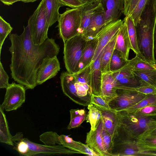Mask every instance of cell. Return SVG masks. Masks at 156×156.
I'll return each instance as SVG.
<instances>
[{
    "instance_id": "43",
    "label": "cell",
    "mask_w": 156,
    "mask_h": 156,
    "mask_svg": "<svg viewBox=\"0 0 156 156\" xmlns=\"http://www.w3.org/2000/svg\"><path fill=\"white\" fill-rule=\"evenodd\" d=\"M116 81L118 84L127 87H136L140 85L139 80L135 76L122 79Z\"/></svg>"
},
{
    "instance_id": "9",
    "label": "cell",
    "mask_w": 156,
    "mask_h": 156,
    "mask_svg": "<svg viewBox=\"0 0 156 156\" xmlns=\"http://www.w3.org/2000/svg\"><path fill=\"white\" fill-rule=\"evenodd\" d=\"M21 139L27 143L28 146V151L26 156H50L79 154L77 152L66 148L62 145L47 146L33 142L27 138L23 137Z\"/></svg>"
},
{
    "instance_id": "53",
    "label": "cell",
    "mask_w": 156,
    "mask_h": 156,
    "mask_svg": "<svg viewBox=\"0 0 156 156\" xmlns=\"http://www.w3.org/2000/svg\"><path fill=\"white\" fill-rule=\"evenodd\" d=\"M155 8H156V0H155Z\"/></svg>"
},
{
    "instance_id": "14",
    "label": "cell",
    "mask_w": 156,
    "mask_h": 156,
    "mask_svg": "<svg viewBox=\"0 0 156 156\" xmlns=\"http://www.w3.org/2000/svg\"><path fill=\"white\" fill-rule=\"evenodd\" d=\"M107 25L105 13L100 3L94 11L90 23L84 36L88 40L94 38Z\"/></svg>"
},
{
    "instance_id": "47",
    "label": "cell",
    "mask_w": 156,
    "mask_h": 156,
    "mask_svg": "<svg viewBox=\"0 0 156 156\" xmlns=\"http://www.w3.org/2000/svg\"><path fill=\"white\" fill-rule=\"evenodd\" d=\"M139 0H131L126 16H129L133 12Z\"/></svg>"
},
{
    "instance_id": "48",
    "label": "cell",
    "mask_w": 156,
    "mask_h": 156,
    "mask_svg": "<svg viewBox=\"0 0 156 156\" xmlns=\"http://www.w3.org/2000/svg\"><path fill=\"white\" fill-rule=\"evenodd\" d=\"M131 0H124V8L123 14L126 16L129 4Z\"/></svg>"
},
{
    "instance_id": "51",
    "label": "cell",
    "mask_w": 156,
    "mask_h": 156,
    "mask_svg": "<svg viewBox=\"0 0 156 156\" xmlns=\"http://www.w3.org/2000/svg\"><path fill=\"white\" fill-rule=\"evenodd\" d=\"M86 3H90L97 1L98 0H80Z\"/></svg>"
},
{
    "instance_id": "7",
    "label": "cell",
    "mask_w": 156,
    "mask_h": 156,
    "mask_svg": "<svg viewBox=\"0 0 156 156\" xmlns=\"http://www.w3.org/2000/svg\"><path fill=\"white\" fill-rule=\"evenodd\" d=\"M117 96L108 103L110 108L117 112L126 109L137 104L146 94L118 84L116 82Z\"/></svg>"
},
{
    "instance_id": "34",
    "label": "cell",
    "mask_w": 156,
    "mask_h": 156,
    "mask_svg": "<svg viewBox=\"0 0 156 156\" xmlns=\"http://www.w3.org/2000/svg\"><path fill=\"white\" fill-rule=\"evenodd\" d=\"M40 141L45 145L54 146L61 145L59 136L55 132L49 131L44 132L39 136Z\"/></svg>"
},
{
    "instance_id": "23",
    "label": "cell",
    "mask_w": 156,
    "mask_h": 156,
    "mask_svg": "<svg viewBox=\"0 0 156 156\" xmlns=\"http://www.w3.org/2000/svg\"><path fill=\"white\" fill-rule=\"evenodd\" d=\"M98 0L96 2L87 3L81 7V20L78 34L84 36L90 23L95 9L99 4Z\"/></svg>"
},
{
    "instance_id": "11",
    "label": "cell",
    "mask_w": 156,
    "mask_h": 156,
    "mask_svg": "<svg viewBox=\"0 0 156 156\" xmlns=\"http://www.w3.org/2000/svg\"><path fill=\"white\" fill-rule=\"evenodd\" d=\"M60 64L57 55L48 57L41 64L37 75V85H40L54 77L59 71Z\"/></svg>"
},
{
    "instance_id": "49",
    "label": "cell",
    "mask_w": 156,
    "mask_h": 156,
    "mask_svg": "<svg viewBox=\"0 0 156 156\" xmlns=\"http://www.w3.org/2000/svg\"><path fill=\"white\" fill-rule=\"evenodd\" d=\"M153 38L154 51V53H156V19L154 27Z\"/></svg>"
},
{
    "instance_id": "2",
    "label": "cell",
    "mask_w": 156,
    "mask_h": 156,
    "mask_svg": "<svg viewBox=\"0 0 156 156\" xmlns=\"http://www.w3.org/2000/svg\"><path fill=\"white\" fill-rule=\"evenodd\" d=\"M156 19L155 0H149L142 12L139 22L135 26L140 56L155 63L153 34Z\"/></svg>"
},
{
    "instance_id": "50",
    "label": "cell",
    "mask_w": 156,
    "mask_h": 156,
    "mask_svg": "<svg viewBox=\"0 0 156 156\" xmlns=\"http://www.w3.org/2000/svg\"><path fill=\"white\" fill-rule=\"evenodd\" d=\"M1 2L5 5H10L14 3L20 1V0H0Z\"/></svg>"
},
{
    "instance_id": "32",
    "label": "cell",
    "mask_w": 156,
    "mask_h": 156,
    "mask_svg": "<svg viewBox=\"0 0 156 156\" xmlns=\"http://www.w3.org/2000/svg\"><path fill=\"white\" fill-rule=\"evenodd\" d=\"M134 73L139 80H142L156 88V69L134 71Z\"/></svg>"
},
{
    "instance_id": "3",
    "label": "cell",
    "mask_w": 156,
    "mask_h": 156,
    "mask_svg": "<svg viewBox=\"0 0 156 156\" xmlns=\"http://www.w3.org/2000/svg\"><path fill=\"white\" fill-rule=\"evenodd\" d=\"M117 112L119 135L137 140L147 130L156 126V115H146L137 110Z\"/></svg>"
},
{
    "instance_id": "26",
    "label": "cell",
    "mask_w": 156,
    "mask_h": 156,
    "mask_svg": "<svg viewBox=\"0 0 156 156\" xmlns=\"http://www.w3.org/2000/svg\"><path fill=\"white\" fill-rule=\"evenodd\" d=\"M98 43V40L96 37L88 40L81 60L80 70L87 66L92 61Z\"/></svg>"
},
{
    "instance_id": "35",
    "label": "cell",
    "mask_w": 156,
    "mask_h": 156,
    "mask_svg": "<svg viewBox=\"0 0 156 156\" xmlns=\"http://www.w3.org/2000/svg\"><path fill=\"white\" fill-rule=\"evenodd\" d=\"M92 61L87 66L73 74L76 82L86 83L91 86L90 76Z\"/></svg>"
},
{
    "instance_id": "17",
    "label": "cell",
    "mask_w": 156,
    "mask_h": 156,
    "mask_svg": "<svg viewBox=\"0 0 156 156\" xmlns=\"http://www.w3.org/2000/svg\"><path fill=\"white\" fill-rule=\"evenodd\" d=\"M99 109L101 112V120L103 126L111 135L114 142L119 135V120L117 112L112 109Z\"/></svg>"
},
{
    "instance_id": "16",
    "label": "cell",
    "mask_w": 156,
    "mask_h": 156,
    "mask_svg": "<svg viewBox=\"0 0 156 156\" xmlns=\"http://www.w3.org/2000/svg\"><path fill=\"white\" fill-rule=\"evenodd\" d=\"M105 11L107 25L117 20L123 13L124 0H98Z\"/></svg>"
},
{
    "instance_id": "31",
    "label": "cell",
    "mask_w": 156,
    "mask_h": 156,
    "mask_svg": "<svg viewBox=\"0 0 156 156\" xmlns=\"http://www.w3.org/2000/svg\"><path fill=\"white\" fill-rule=\"evenodd\" d=\"M70 119L67 129H70L80 126L86 120L87 114L84 109H71L69 111Z\"/></svg>"
},
{
    "instance_id": "39",
    "label": "cell",
    "mask_w": 156,
    "mask_h": 156,
    "mask_svg": "<svg viewBox=\"0 0 156 156\" xmlns=\"http://www.w3.org/2000/svg\"><path fill=\"white\" fill-rule=\"evenodd\" d=\"M101 133L105 148L110 156H112L111 153L114 147V141L111 135L104 127L103 123Z\"/></svg>"
},
{
    "instance_id": "13",
    "label": "cell",
    "mask_w": 156,
    "mask_h": 156,
    "mask_svg": "<svg viewBox=\"0 0 156 156\" xmlns=\"http://www.w3.org/2000/svg\"><path fill=\"white\" fill-rule=\"evenodd\" d=\"M141 156L156 155V126L148 129L137 139Z\"/></svg>"
},
{
    "instance_id": "5",
    "label": "cell",
    "mask_w": 156,
    "mask_h": 156,
    "mask_svg": "<svg viewBox=\"0 0 156 156\" xmlns=\"http://www.w3.org/2000/svg\"><path fill=\"white\" fill-rule=\"evenodd\" d=\"M31 37L36 45L42 44L48 38L49 24L46 11L45 0H41L28 21Z\"/></svg>"
},
{
    "instance_id": "33",
    "label": "cell",
    "mask_w": 156,
    "mask_h": 156,
    "mask_svg": "<svg viewBox=\"0 0 156 156\" xmlns=\"http://www.w3.org/2000/svg\"><path fill=\"white\" fill-rule=\"evenodd\" d=\"M121 53L115 49L110 61V69L111 71L117 70L123 66L127 62Z\"/></svg>"
},
{
    "instance_id": "1",
    "label": "cell",
    "mask_w": 156,
    "mask_h": 156,
    "mask_svg": "<svg viewBox=\"0 0 156 156\" xmlns=\"http://www.w3.org/2000/svg\"><path fill=\"white\" fill-rule=\"evenodd\" d=\"M11 42L9 50L11 55L10 68L12 78L28 89L37 85V75L41 64L46 58L58 55L59 45L54 39L48 38L42 44L33 42L28 26L23 27L21 34H10Z\"/></svg>"
},
{
    "instance_id": "37",
    "label": "cell",
    "mask_w": 156,
    "mask_h": 156,
    "mask_svg": "<svg viewBox=\"0 0 156 156\" xmlns=\"http://www.w3.org/2000/svg\"><path fill=\"white\" fill-rule=\"evenodd\" d=\"M149 105L156 106V94H146L145 98L140 102L124 110H136Z\"/></svg>"
},
{
    "instance_id": "18",
    "label": "cell",
    "mask_w": 156,
    "mask_h": 156,
    "mask_svg": "<svg viewBox=\"0 0 156 156\" xmlns=\"http://www.w3.org/2000/svg\"><path fill=\"white\" fill-rule=\"evenodd\" d=\"M60 79L63 93L73 101L79 104L75 86L76 81L74 75L67 71L63 72L61 74Z\"/></svg>"
},
{
    "instance_id": "12",
    "label": "cell",
    "mask_w": 156,
    "mask_h": 156,
    "mask_svg": "<svg viewBox=\"0 0 156 156\" xmlns=\"http://www.w3.org/2000/svg\"><path fill=\"white\" fill-rule=\"evenodd\" d=\"M123 22V20L119 19L112 22L106 25L98 34L96 37L98 39V43L92 61L97 58L105 46L118 33Z\"/></svg>"
},
{
    "instance_id": "6",
    "label": "cell",
    "mask_w": 156,
    "mask_h": 156,
    "mask_svg": "<svg viewBox=\"0 0 156 156\" xmlns=\"http://www.w3.org/2000/svg\"><path fill=\"white\" fill-rule=\"evenodd\" d=\"M81 20V7L69 9L60 14L57 26L59 37L64 43L78 34Z\"/></svg>"
},
{
    "instance_id": "8",
    "label": "cell",
    "mask_w": 156,
    "mask_h": 156,
    "mask_svg": "<svg viewBox=\"0 0 156 156\" xmlns=\"http://www.w3.org/2000/svg\"><path fill=\"white\" fill-rule=\"evenodd\" d=\"M6 89L4 99L0 106L5 111L16 110L25 102V87L22 85L12 82Z\"/></svg>"
},
{
    "instance_id": "22",
    "label": "cell",
    "mask_w": 156,
    "mask_h": 156,
    "mask_svg": "<svg viewBox=\"0 0 156 156\" xmlns=\"http://www.w3.org/2000/svg\"><path fill=\"white\" fill-rule=\"evenodd\" d=\"M59 140L61 145L70 150L89 156H98L86 144L75 141L68 136L61 135Z\"/></svg>"
},
{
    "instance_id": "52",
    "label": "cell",
    "mask_w": 156,
    "mask_h": 156,
    "mask_svg": "<svg viewBox=\"0 0 156 156\" xmlns=\"http://www.w3.org/2000/svg\"><path fill=\"white\" fill-rule=\"evenodd\" d=\"M37 0H20V1L24 3L33 2Z\"/></svg>"
},
{
    "instance_id": "30",
    "label": "cell",
    "mask_w": 156,
    "mask_h": 156,
    "mask_svg": "<svg viewBox=\"0 0 156 156\" xmlns=\"http://www.w3.org/2000/svg\"><path fill=\"white\" fill-rule=\"evenodd\" d=\"M88 112L87 114L86 120L90 125V129L94 131L96 130L99 122L101 119V110L96 106L92 104L87 106Z\"/></svg>"
},
{
    "instance_id": "20",
    "label": "cell",
    "mask_w": 156,
    "mask_h": 156,
    "mask_svg": "<svg viewBox=\"0 0 156 156\" xmlns=\"http://www.w3.org/2000/svg\"><path fill=\"white\" fill-rule=\"evenodd\" d=\"M123 20V22L118 33L115 49L119 51L124 58L128 60L131 46L126 24L125 20Z\"/></svg>"
},
{
    "instance_id": "40",
    "label": "cell",
    "mask_w": 156,
    "mask_h": 156,
    "mask_svg": "<svg viewBox=\"0 0 156 156\" xmlns=\"http://www.w3.org/2000/svg\"><path fill=\"white\" fill-rule=\"evenodd\" d=\"M149 0H139L133 12L129 15L132 18L135 26L139 22L142 12Z\"/></svg>"
},
{
    "instance_id": "38",
    "label": "cell",
    "mask_w": 156,
    "mask_h": 156,
    "mask_svg": "<svg viewBox=\"0 0 156 156\" xmlns=\"http://www.w3.org/2000/svg\"><path fill=\"white\" fill-rule=\"evenodd\" d=\"M13 28L9 23L0 16V53L4 41L8 35L10 34Z\"/></svg>"
},
{
    "instance_id": "4",
    "label": "cell",
    "mask_w": 156,
    "mask_h": 156,
    "mask_svg": "<svg viewBox=\"0 0 156 156\" xmlns=\"http://www.w3.org/2000/svg\"><path fill=\"white\" fill-rule=\"evenodd\" d=\"M88 40L78 34L64 43V61L67 71L73 74L80 70L82 57Z\"/></svg>"
},
{
    "instance_id": "44",
    "label": "cell",
    "mask_w": 156,
    "mask_h": 156,
    "mask_svg": "<svg viewBox=\"0 0 156 156\" xmlns=\"http://www.w3.org/2000/svg\"><path fill=\"white\" fill-rule=\"evenodd\" d=\"M9 77L5 70L2 64L0 62V88H6L9 85Z\"/></svg>"
},
{
    "instance_id": "36",
    "label": "cell",
    "mask_w": 156,
    "mask_h": 156,
    "mask_svg": "<svg viewBox=\"0 0 156 156\" xmlns=\"http://www.w3.org/2000/svg\"><path fill=\"white\" fill-rule=\"evenodd\" d=\"M112 72L113 77L116 80L125 78L135 77L134 71L130 67L128 61L122 68Z\"/></svg>"
},
{
    "instance_id": "41",
    "label": "cell",
    "mask_w": 156,
    "mask_h": 156,
    "mask_svg": "<svg viewBox=\"0 0 156 156\" xmlns=\"http://www.w3.org/2000/svg\"><path fill=\"white\" fill-rule=\"evenodd\" d=\"M90 104H92L100 109H111L109 106L108 103L105 101L101 95H96L92 94Z\"/></svg>"
},
{
    "instance_id": "29",
    "label": "cell",
    "mask_w": 156,
    "mask_h": 156,
    "mask_svg": "<svg viewBox=\"0 0 156 156\" xmlns=\"http://www.w3.org/2000/svg\"><path fill=\"white\" fill-rule=\"evenodd\" d=\"M124 20H125L127 28L128 35L130 39L131 49L136 55L140 56L137 44L136 27L133 20L129 16H126Z\"/></svg>"
},
{
    "instance_id": "28",
    "label": "cell",
    "mask_w": 156,
    "mask_h": 156,
    "mask_svg": "<svg viewBox=\"0 0 156 156\" xmlns=\"http://www.w3.org/2000/svg\"><path fill=\"white\" fill-rule=\"evenodd\" d=\"M128 62L133 71L156 69V63L149 62L138 55L129 59Z\"/></svg>"
},
{
    "instance_id": "45",
    "label": "cell",
    "mask_w": 156,
    "mask_h": 156,
    "mask_svg": "<svg viewBox=\"0 0 156 156\" xmlns=\"http://www.w3.org/2000/svg\"><path fill=\"white\" fill-rule=\"evenodd\" d=\"M66 6L72 8H80L86 3L80 0H60Z\"/></svg>"
},
{
    "instance_id": "21",
    "label": "cell",
    "mask_w": 156,
    "mask_h": 156,
    "mask_svg": "<svg viewBox=\"0 0 156 156\" xmlns=\"http://www.w3.org/2000/svg\"><path fill=\"white\" fill-rule=\"evenodd\" d=\"M101 52L99 56L93 61L91 66L90 85L92 94L101 95L102 79L100 59Z\"/></svg>"
},
{
    "instance_id": "19",
    "label": "cell",
    "mask_w": 156,
    "mask_h": 156,
    "mask_svg": "<svg viewBox=\"0 0 156 156\" xmlns=\"http://www.w3.org/2000/svg\"><path fill=\"white\" fill-rule=\"evenodd\" d=\"M116 81L111 71L102 73L101 95L108 103L117 96Z\"/></svg>"
},
{
    "instance_id": "42",
    "label": "cell",
    "mask_w": 156,
    "mask_h": 156,
    "mask_svg": "<svg viewBox=\"0 0 156 156\" xmlns=\"http://www.w3.org/2000/svg\"><path fill=\"white\" fill-rule=\"evenodd\" d=\"M140 85L133 88L134 90L146 94H156V88L142 80H139Z\"/></svg>"
},
{
    "instance_id": "25",
    "label": "cell",
    "mask_w": 156,
    "mask_h": 156,
    "mask_svg": "<svg viewBox=\"0 0 156 156\" xmlns=\"http://www.w3.org/2000/svg\"><path fill=\"white\" fill-rule=\"evenodd\" d=\"M46 13L50 27L58 21L60 14L59 10L65 5L60 0H45Z\"/></svg>"
},
{
    "instance_id": "46",
    "label": "cell",
    "mask_w": 156,
    "mask_h": 156,
    "mask_svg": "<svg viewBox=\"0 0 156 156\" xmlns=\"http://www.w3.org/2000/svg\"><path fill=\"white\" fill-rule=\"evenodd\" d=\"M139 112L148 115H156V106L149 105L137 110Z\"/></svg>"
},
{
    "instance_id": "27",
    "label": "cell",
    "mask_w": 156,
    "mask_h": 156,
    "mask_svg": "<svg viewBox=\"0 0 156 156\" xmlns=\"http://www.w3.org/2000/svg\"><path fill=\"white\" fill-rule=\"evenodd\" d=\"M4 111L0 106V142L13 146L12 136L10 133Z\"/></svg>"
},
{
    "instance_id": "10",
    "label": "cell",
    "mask_w": 156,
    "mask_h": 156,
    "mask_svg": "<svg viewBox=\"0 0 156 156\" xmlns=\"http://www.w3.org/2000/svg\"><path fill=\"white\" fill-rule=\"evenodd\" d=\"M116 139L117 141L114 142L112 156H141L136 140L121 135Z\"/></svg>"
},
{
    "instance_id": "24",
    "label": "cell",
    "mask_w": 156,
    "mask_h": 156,
    "mask_svg": "<svg viewBox=\"0 0 156 156\" xmlns=\"http://www.w3.org/2000/svg\"><path fill=\"white\" fill-rule=\"evenodd\" d=\"M118 33L112 38L101 51L100 63L102 73L111 71L110 69V62L115 48Z\"/></svg>"
},
{
    "instance_id": "15",
    "label": "cell",
    "mask_w": 156,
    "mask_h": 156,
    "mask_svg": "<svg viewBox=\"0 0 156 156\" xmlns=\"http://www.w3.org/2000/svg\"><path fill=\"white\" fill-rule=\"evenodd\" d=\"M102 125L101 119L96 130H90L87 133L85 143L98 156H110L106 151L103 143L101 133Z\"/></svg>"
}]
</instances>
